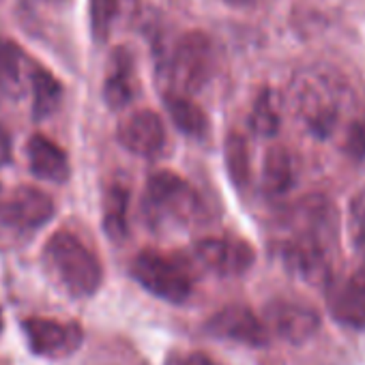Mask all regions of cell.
<instances>
[{"label": "cell", "instance_id": "cell-18", "mask_svg": "<svg viewBox=\"0 0 365 365\" xmlns=\"http://www.w3.org/2000/svg\"><path fill=\"white\" fill-rule=\"evenodd\" d=\"M294 182V161L288 148L275 144L264 155L262 165V190L269 196L286 194Z\"/></svg>", "mask_w": 365, "mask_h": 365}, {"label": "cell", "instance_id": "cell-1", "mask_svg": "<svg viewBox=\"0 0 365 365\" xmlns=\"http://www.w3.org/2000/svg\"><path fill=\"white\" fill-rule=\"evenodd\" d=\"M292 237L282 245L284 264L299 277L327 284L333 277V260L337 252V213L335 207L320 196H312L292 213Z\"/></svg>", "mask_w": 365, "mask_h": 365}, {"label": "cell", "instance_id": "cell-19", "mask_svg": "<svg viewBox=\"0 0 365 365\" xmlns=\"http://www.w3.org/2000/svg\"><path fill=\"white\" fill-rule=\"evenodd\" d=\"M165 110H168L172 123L185 135H192V138H205L207 135L209 118L202 112V108L192 101V97L172 93L165 97Z\"/></svg>", "mask_w": 365, "mask_h": 365}, {"label": "cell", "instance_id": "cell-7", "mask_svg": "<svg viewBox=\"0 0 365 365\" xmlns=\"http://www.w3.org/2000/svg\"><path fill=\"white\" fill-rule=\"evenodd\" d=\"M29 348L37 356L63 359L73 354L84 344V329L78 322H63L54 318H26L22 322Z\"/></svg>", "mask_w": 365, "mask_h": 365}, {"label": "cell", "instance_id": "cell-14", "mask_svg": "<svg viewBox=\"0 0 365 365\" xmlns=\"http://www.w3.org/2000/svg\"><path fill=\"white\" fill-rule=\"evenodd\" d=\"M140 11V0H91V33L97 43H106L114 33L133 24Z\"/></svg>", "mask_w": 365, "mask_h": 365}, {"label": "cell", "instance_id": "cell-23", "mask_svg": "<svg viewBox=\"0 0 365 365\" xmlns=\"http://www.w3.org/2000/svg\"><path fill=\"white\" fill-rule=\"evenodd\" d=\"M226 165L230 172V178L239 187L247 185L250 180V150L247 142L239 133H230L226 140Z\"/></svg>", "mask_w": 365, "mask_h": 365}, {"label": "cell", "instance_id": "cell-4", "mask_svg": "<svg viewBox=\"0 0 365 365\" xmlns=\"http://www.w3.org/2000/svg\"><path fill=\"white\" fill-rule=\"evenodd\" d=\"M131 277L153 297L180 305L194 292V277L190 267L180 258L161 252H140L131 260Z\"/></svg>", "mask_w": 365, "mask_h": 365}, {"label": "cell", "instance_id": "cell-12", "mask_svg": "<svg viewBox=\"0 0 365 365\" xmlns=\"http://www.w3.org/2000/svg\"><path fill=\"white\" fill-rule=\"evenodd\" d=\"M327 286V307L331 316L350 329H365V267L348 279H335Z\"/></svg>", "mask_w": 365, "mask_h": 365}, {"label": "cell", "instance_id": "cell-2", "mask_svg": "<svg viewBox=\"0 0 365 365\" xmlns=\"http://www.w3.org/2000/svg\"><path fill=\"white\" fill-rule=\"evenodd\" d=\"M348 88L341 78L320 67L303 69L292 78L290 106L305 129L318 140H327L344 112Z\"/></svg>", "mask_w": 365, "mask_h": 365}, {"label": "cell", "instance_id": "cell-27", "mask_svg": "<svg viewBox=\"0 0 365 365\" xmlns=\"http://www.w3.org/2000/svg\"><path fill=\"white\" fill-rule=\"evenodd\" d=\"M0 200H3V185H0Z\"/></svg>", "mask_w": 365, "mask_h": 365}, {"label": "cell", "instance_id": "cell-20", "mask_svg": "<svg viewBox=\"0 0 365 365\" xmlns=\"http://www.w3.org/2000/svg\"><path fill=\"white\" fill-rule=\"evenodd\" d=\"M31 93H33V116L37 120L50 116L63 97V88L61 82L46 69L35 67L33 76H31Z\"/></svg>", "mask_w": 365, "mask_h": 365}, {"label": "cell", "instance_id": "cell-24", "mask_svg": "<svg viewBox=\"0 0 365 365\" xmlns=\"http://www.w3.org/2000/svg\"><path fill=\"white\" fill-rule=\"evenodd\" d=\"M165 365H220L205 352H172Z\"/></svg>", "mask_w": 365, "mask_h": 365}, {"label": "cell", "instance_id": "cell-22", "mask_svg": "<svg viewBox=\"0 0 365 365\" xmlns=\"http://www.w3.org/2000/svg\"><path fill=\"white\" fill-rule=\"evenodd\" d=\"M279 120H282L279 99H277V95L271 88H264L258 95L256 103H254V110H252V116H250V125H252L256 135L271 138V135L277 133Z\"/></svg>", "mask_w": 365, "mask_h": 365}, {"label": "cell", "instance_id": "cell-11", "mask_svg": "<svg viewBox=\"0 0 365 365\" xmlns=\"http://www.w3.org/2000/svg\"><path fill=\"white\" fill-rule=\"evenodd\" d=\"M54 215L52 198L37 187H18L0 200V220L18 230H37Z\"/></svg>", "mask_w": 365, "mask_h": 365}, {"label": "cell", "instance_id": "cell-3", "mask_svg": "<svg viewBox=\"0 0 365 365\" xmlns=\"http://www.w3.org/2000/svg\"><path fill=\"white\" fill-rule=\"evenodd\" d=\"M43 267L54 284L73 299L93 297L103 282V269L97 254L67 230L48 239L43 247Z\"/></svg>", "mask_w": 365, "mask_h": 365}, {"label": "cell", "instance_id": "cell-28", "mask_svg": "<svg viewBox=\"0 0 365 365\" xmlns=\"http://www.w3.org/2000/svg\"><path fill=\"white\" fill-rule=\"evenodd\" d=\"M363 267H365V262H363Z\"/></svg>", "mask_w": 365, "mask_h": 365}, {"label": "cell", "instance_id": "cell-16", "mask_svg": "<svg viewBox=\"0 0 365 365\" xmlns=\"http://www.w3.org/2000/svg\"><path fill=\"white\" fill-rule=\"evenodd\" d=\"M33 65L24 50L14 41L0 39V93L18 99L31 91Z\"/></svg>", "mask_w": 365, "mask_h": 365}, {"label": "cell", "instance_id": "cell-8", "mask_svg": "<svg viewBox=\"0 0 365 365\" xmlns=\"http://www.w3.org/2000/svg\"><path fill=\"white\" fill-rule=\"evenodd\" d=\"M264 324L269 333H275L284 341L303 344L318 333L320 316L309 305L288 299H275L264 309Z\"/></svg>", "mask_w": 365, "mask_h": 365}, {"label": "cell", "instance_id": "cell-17", "mask_svg": "<svg viewBox=\"0 0 365 365\" xmlns=\"http://www.w3.org/2000/svg\"><path fill=\"white\" fill-rule=\"evenodd\" d=\"M135 65L129 50H114L108 63V76L103 82V99L112 110L125 108L135 95Z\"/></svg>", "mask_w": 365, "mask_h": 365}, {"label": "cell", "instance_id": "cell-13", "mask_svg": "<svg viewBox=\"0 0 365 365\" xmlns=\"http://www.w3.org/2000/svg\"><path fill=\"white\" fill-rule=\"evenodd\" d=\"M118 142L138 157H155L165 144V127L150 110H138L118 125Z\"/></svg>", "mask_w": 365, "mask_h": 365}, {"label": "cell", "instance_id": "cell-15", "mask_svg": "<svg viewBox=\"0 0 365 365\" xmlns=\"http://www.w3.org/2000/svg\"><path fill=\"white\" fill-rule=\"evenodd\" d=\"M31 172L50 182H65L71 174L67 153L50 138L35 133L26 146Z\"/></svg>", "mask_w": 365, "mask_h": 365}, {"label": "cell", "instance_id": "cell-10", "mask_svg": "<svg viewBox=\"0 0 365 365\" xmlns=\"http://www.w3.org/2000/svg\"><path fill=\"white\" fill-rule=\"evenodd\" d=\"M207 331L217 339H228L252 348L267 346L271 335L264 320H260L245 305H228L215 312L207 322Z\"/></svg>", "mask_w": 365, "mask_h": 365}, {"label": "cell", "instance_id": "cell-26", "mask_svg": "<svg viewBox=\"0 0 365 365\" xmlns=\"http://www.w3.org/2000/svg\"><path fill=\"white\" fill-rule=\"evenodd\" d=\"M9 159H11V135L3 125H0V168L7 165Z\"/></svg>", "mask_w": 365, "mask_h": 365}, {"label": "cell", "instance_id": "cell-25", "mask_svg": "<svg viewBox=\"0 0 365 365\" xmlns=\"http://www.w3.org/2000/svg\"><path fill=\"white\" fill-rule=\"evenodd\" d=\"M348 150L354 155V157H361L365 155V129L363 127H352L350 129V135H348Z\"/></svg>", "mask_w": 365, "mask_h": 365}, {"label": "cell", "instance_id": "cell-5", "mask_svg": "<svg viewBox=\"0 0 365 365\" xmlns=\"http://www.w3.org/2000/svg\"><path fill=\"white\" fill-rule=\"evenodd\" d=\"M202 213V202L192 185L174 172L161 170L148 178L146 215L153 224H190Z\"/></svg>", "mask_w": 365, "mask_h": 365}, {"label": "cell", "instance_id": "cell-9", "mask_svg": "<svg viewBox=\"0 0 365 365\" xmlns=\"http://www.w3.org/2000/svg\"><path fill=\"white\" fill-rule=\"evenodd\" d=\"M194 256L207 271L222 277L243 275L256 260V254L250 243L230 237L200 241L194 250Z\"/></svg>", "mask_w": 365, "mask_h": 365}, {"label": "cell", "instance_id": "cell-21", "mask_svg": "<svg viewBox=\"0 0 365 365\" xmlns=\"http://www.w3.org/2000/svg\"><path fill=\"white\" fill-rule=\"evenodd\" d=\"M127 209L129 192L120 185L110 187L103 200V230L116 241L127 237Z\"/></svg>", "mask_w": 365, "mask_h": 365}, {"label": "cell", "instance_id": "cell-6", "mask_svg": "<svg viewBox=\"0 0 365 365\" xmlns=\"http://www.w3.org/2000/svg\"><path fill=\"white\" fill-rule=\"evenodd\" d=\"M213 43L205 33L182 35L172 50L170 58V80L174 93L192 97L211 78L213 71Z\"/></svg>", "mask_w": 365, "mask_h": 365}]
</instances>
